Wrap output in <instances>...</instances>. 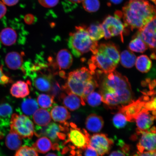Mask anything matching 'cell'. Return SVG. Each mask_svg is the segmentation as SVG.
<instances>
[{
	"label": "cell",
	"instance_id": "6da1fadb",
	"mask_svg": "<svg viewBox=\"0 0 156 156\" xmlns=\"http://www.w3.org/2000/svg\"><path fill=\"white\" fill-rule=\"evenodd\" d=\"M106 75L100 87L102 102L112 107H122L131 103L133 94L127 78L115 71Z\"/></svg>",
	"mask_w": 156,
	"mask_h": 156
},
{
	"label": "cell",
	"instance_id": "7a4b0ae2",
	"mask_svg": "<svg viewBox=\"0 0 156 156\" xmlns=\"http://www.w3.org/2000/svg\"><path fill=\"white\" fill-rule=\"evenodd\" d=\"M122 13L126 28L133 31L143 28L154 18L156 8L154 5L146 0H134L126 3Z\"/></svg>",
	"mask_w": 156,
	"mask_h": 156
},
{
	"label": "cell",
	"instance_id": "3957f363",
	"mask_svg": "<svg viewBox=\"0 0 156 156\" xmlns=\"http://www.w3.org/2000/svg\"><path fill=\"white\" fill-rule=\"evenodd\" d=\"M68 44L72 53L77 58L90 51L95 54L98 46L97 41L91 40L84 26L76 27L75 30L69 34Z\"/></svg>",
	"mask_w": 156,
	"mask_h": 156
},
{
	"label": "cell",
	"instance_id": "277c9868",
	"mask_svg": "<svg viewBox=\"0 0 156 156\" xmlns=\"http://www.w3.org/2000/svg\"><path fill=\"white\" fill-rule=\"evenodd\" d=\"M93 73L85 67H82L68 74L67 82L62 88L67 94L73 93L81 98L85 102L84 93L90 83L94 79Z\"/></svg>",
	"mask_w": 156,
	"mask_h": 156
},
{
	"label": "cell",
	"instance_id": "5b68a950",
	"mask_svg": "<svg viewBox=\"0 0 156 156\" xmlns=\"http://www.w3.org/2000/svg\"><path fill=\"white\" fill-rule=\"evenodd\" d=\"M122 12L117 11L114 16L108 15L101 24L104 32V37L106 40L112 37L120 36L123 41V35L126 32V28L121 20Z\"/></svg>",
	"mask_w": 156,
	"mask_h": 156
},
{
	"label": "cell",
	"instance_id": "8992f818",
	"mask_svg": "<svg viewBox=\"0 0 156 156\" xmlns=\"http://www.w3.org/2000/svg\"><path fill=\"white\" fill-rule=\"evenodd\" d=\"M11 131L18 134L21 138H31L34 135V123L25 115L13 114L10 120Z\"/></svg>",
	"mask_w": 156,
	"mask_h": 156
},
{
	"label": "cell",
	"instance_id": "52a82bcc",
	"mask_svg": "<svg viewBox=\"0 0 156 156\" xmlns=\"http://www.w3.org/2000/svg\"><path fill=\"white\" fill-rule=\"evenodd\" d=\"M88 63L90 71L93 74L97 68L100 69L101 73H110L115 71L117 66L108 56L98 51L89 60Z\"/></svg>",
	"mask_w": 156,
	"mask_h": 156
},
{
	"label": "cell",
	"instance_id": "ba28073f",
	"mask_svg": "<svg viewBox=\"0 0 156 156\" xmlns=\"http://www.w3.org/2000/svg\"><path fill=\"white\" fill-rule=\"evenodd\" d=\"M44 69L30 71L27 73L26 75L31 78L37 89L43 92H49L53 81L52 76L50 73L47 74L41 71Z\"/></svg>",
	"mask_w": 156,
	"mask_h": 156
},
{
	"label": "cell",
	"instance_id": "9c48e42d",
	"mask_svg": "<svg viewBox=\"0 0 156 156\" xmlns=\"http://www.w3.org/2000/svg\"><path fill=\"white\" fill-rule=\"evenodd\" d=\"M68 134L67 142L71 143L74 147L82 150H85L89 145L90 136L85 129L77 128L73 123Z\"/></svg>",
	"mask_w": 156,
	"mask_h": 156
},
{
	"label": "cell",
	"instance_id": "30bf717a",
	"mask_svg": "<svg viewBox=\"0 0 156 156\" xmlns=\"http://www.w3.org/2000/svg\"><path fill=\"white\" fill-rule=\"evenodd\" d=\"M149 98L148 95H144L138 100L133 101L129 104L120 107V112L124 114L128 121L134 122L136 117L140 112L147 110L146 103Z\"/></svg>",
	"mask_w": 156,
	"mask_h": 156
},
{
	"label": "cell",
	"instance_id": "8fae6325",
	"mask_svg": "<svg viewBox=\"0 0 156 156\" xmlns=\"http://www.w3.org/2000/svg\"><path fill=\"white\" fill-rule=\"evenodd\" d=\"M137 133L141 137L137 145L139 153L145 151H156V129L155 126L147 131L137 130Z\"/></svg>",
	"mask_w": 156,
	"mask_h": 156
},
{
	"label": "cell",
	"instance_id": "7c38bea8",
	"mask_svg": "<svg viewBox=\"0 0 156 156\" xmlns=\"http://www.w3.org/2000/svg\"><path fill=\"white\" fill-rule=\"evenodd\" d=\"M113 144L112 140L104 134H95L89 138V145L101 156L108 153Z\"/></svg>",
	"mask_w": 156,
	"mask_h": 156
},
{
	"label": "cell",
	"instance_id": "4fadbf2b",
	"mask_svg": "<svg viewBox=\"0 0 156 156\" xmlns=\"http://www.w3.org/2000/svg\"><path fill=\"white\" fill-rule=\"evenodd\" d=\"M148 47L153 50L156 47V17L136 32Z\"/></svg>",
	"mask_w": 156,
	"mask_h": 156
},
{
	"label": "cell",
	"instance_id": "5bb4252c",
	"mask_svg": "<svg viewBox=\"0 0 156 156\" xmlns=\"http://www.w3.org/2000/svg\"><path fill=\"white\" fill-rule=\"evenodd\" d=\"M155 116L156 111H142L136 116L134 121L136 122L137 130L142 131L149 130L153 124Z\"/></svg>",
	"mask_w": 156,
	"mask_h": 156
},
{
	"label": "cell",
	"instance_id": "9a60e30c",
	"mask_svg": "<svg viewBox=\"0 0 156 156\" xmlns=\"http://www.w3.org/2000/svg\"><path fill=\"white\" fill-rule=\"evenodd\" d=\"M66 127L55 123H51L43 129L41 134L46 136V137L53 141H55L58 139H64L66 137L65 134L61 132L66 130Z\"/></svg>",
	"mask_w": 156,
	"mask_h": 156
},
{
	"label": "cell",
	"instance_id": "2e32d148",
	"mask_svg": "<svg viewBox=\"0 0 156 156\" xmlns=\"http://www.w3.org/2000/svg\"><path fill=\"white\" fill-rule=\"evenodd\" d=\"M66 94L62 93L59 99L63 100V103L66 108L72 111H75L79 108L81 105H85L84 102L80 97L73 93Z\"/></svg>",
	"mask_w": 156,
	"mask_h": 156
},
{
	"label": "cell",
	"instance_id": "e0dca14e",
	"mask_svg": "<svg viewBox=\"0 0 156 156\" xmlns=\"http://www.w3.org/2000/svg\"><path fill=\"white\" fill-rule=\"evenodd\" d=\"M97 51L102 52L110 58L114 63L118 65L120 59V55L116 46L112 43L101 44L98 45Z\"/></svg>",
	"mask_w": 156,
	"mask_h": 156
},
{
	"label": "cell",
	"instance_id": "ac0fdd59",
	"mask_svg": "<svg viewBox=\"0 0 156 156\" xmlns=\"http://www.w3.org/2000/svg\"><path fill=\"white\" fill-rule=\"evenodd\" d=\"M73 56L69 50L66 49L60 50L56 55L55 68L58 67L60 70L69 69L73 64Z\"/></svg>",
	"mask_w": 156,
	"mask_h": 156
},
{
	"label": "cell",
	"instance_id": "d6986e66",
	"mask_svg": "<svg viewBox=\"0 0 156 156\" xmlns=\"http://www.w3.org/2000/svg\"><path fill=\"white\" fill-rule=\"evenodd\" d=\"M5 62L10 69H21L23 64V55L16 52H9L6 55Z\"/></svg>",
	"mask_w": 156,
	"mask_h": 156
},
{
	"label": "cell",
	"instance_id": "ffe728a7",
	"mask_svg": "<svg viewBox=\"0 0 156 156\" xmlns=\"http://www.w3.org/2000/svg\"><path fill=\"white\" fill-rule=\"evenodd\" d=\"M28 83L22 81L16 82L12 85L10 92L12 96L16 98H24L30 94Z\"/></svg>",
	"mask_w": 156,
	"mask_h": 156
},
{
	"label": "cell",
	"instance_id": "44dd1931",
	"mask_svg": "<svg viewBox=\"0 0 156 156\" xmlns=\"http://www.w3.org/2000/svg\"><path fill=\"white\" fill-rule=\"evenodd\" d=\"M85 126L89 131L97 133L103 128L104 121L101 116L95 114H91L87 117L86 120Z\"/></svg>",
	"mask_w": 156,
	"mask_h": 156
},
{
	"label": "cell",
	"instance_id": "7402d4cb",
	"mask_svg": "<svg viewBox=\"0 0 156 156\" xmlns=\"http://www.w3.org/2000/svg\"><path fill=\"white\" fill-rule=\"evenodd\" d=\"M50 115L54 121L60 123H66L71 117L67 109L65 107L60 106H54L52 109Z\"/></svg>",
	"mask_w": 156,
	"mask_h": 156
},
{
	"label": "cell",
	"instance_id": "603a6c76",
	"mask_svg": "<svg viewBox=\"0 0 156 156\" xmlns=\"http://www.w3.org/2000/svg\"><path fill=\"white\" fill-rule=\"evenodd\" d=\"M33 118L37 125L44 127L49 124L51 120L50 113L44 108L38 109L33 114Z\"/></svg>",
	"mask_w": 156,
	"mask_h": 156
},
{
	"label": "cell",
	"instance_id": "cb8c5ba5",
	"mask_svg": "<svg viewBox=\"0 0 156 156\" xmlns=\"http://www.w3.org/2000/svg\"><path fill=\"white\" fill-rule=\"evenodd\" d=\"M17 35L14 29L10 28H5L0 33V41L5 46L12 45L16 42Z\"/></svg>",
	"mask_w": 156,
	"mask_h": 156
},
{
	"label": "cell",
	"instance_id": "d4e9b609",
	"mask_svg": "<svg viewBox=\"0 0 156 156\" xmlns=\"http://www.w3.org/2000/svg\"><path fill=\"white\" fill-rule=\"evenodd\" d=\"M5 142L6 146L12 151H17L22 144V138L18 134L11 130L6 137Z\"/></svg>",
	"mask_w": 156,
	"mask_h": 156
},
{
	"label": "cell",
	"instance_id": "484cf974",
	"mask_svg": "<svg viewBox=\"0 0 156 156\" xmlns=\"http://www.w3.org/2000/svg\"><path fill=\"white\" fill-rule=\"evenodd\" d=\"M21 109L25 115L30 116L38 110V105L35 99L28 98L23 100L21 103Z\"/></svg>",
	"mask_w": 156,
	"mask_h": 156
},
{
	"label": "cell",
	"instance_id": "4316f807",
	"mask_svg": "<svg viewBox=\"0 0 156 156\" xmlns=\"http://www.w3.org/2000/svg\"><path fill=\"white\" fill-rule=\"evenodd\" d=\"M33 146V148L38 153L45 154L52 149V144L48 138L42 136L37 140Z\"/></svg>",
	"mask_w": 156,
	"mask_h": 156
},
{
	"label": "cell",
	"instance_id": "83f0119b",
	"mask_svg": "<svg viewBox=\"0 0 156 156\" xmlns=\"http://www.w3.org/2000/svg\"><path fill=\"white\" fill-rule=\"evenodd\" d=\"M129 48L133 52L143 53L148 48V47L140 37L136 34L129 44Z\"/></svg>",
	"mask_w": 156,
	"mask_h": 156
},
{
	"label": "cell",
	"instance_id": "f1b7e54d",
	"mask_svg": "<svg viewBox=\"0 0 156 156\" xmlns=\"http://www.w3.org/2000/svg\"><path fill=\"white\" fill-rule=\"evenodd\" d=\"M87 29L91 40L95 41L101 40L105 36L104 32L102 26L99 23L91 24Z\"/></svg>",
	"mask_w": 156,
	"mask_h": 156
},
{
	"label": "cell",
	"instance_id": "f546056e",
	"mask_svg": "<svg viewBox=\"0 0 156 156\" xmlns=\"http://www.w3.org/2000/svg\"><path fill=\"white\" fill-rule=\"evenodd\" d=\"M121 63L124 67L131 68L135 65L136 60L135 55L129 50H124L120 55Z\"/></svg>",
	"mask_w": 156,
	"mask_h": 156
},
{
	"label": "cell",
	"instance_id": "4dcf8cb0",
	"mask_svg": "<svg viewBox=\"0 0 156 156\" xmlns=\"http://www.w3.org/2000/svg\"><path fill=\"white\" fill-rule=\"evenodd\" d=\"M136 67L138 71L142 73H147L152 67V62L149 58L145 55H142L136 58Z\"/></svg>",
	"mask_w": 156,
	"mask_h": 156
},
{
	"label": "cell",
	"instance_id": "1f68e13d",
	"mask_svg": "<svg viewBox=\"0 0 156 156\" xmlns=\"http://www.w3.org/2000/svg\"><path fill=\"white\" fill-rule=\"evenodd\" d=\"M54 99L50 95L41 94L37 97L38 104L42 108H50L55 103Z\"/></svg>",
	"mask_w": 156,
	"mask_h": 156
},
{
	"label": "cell",
	"instance_id": "d6a6232c",
	"mask_svg": "<svg viewBox=\"0 0 156 156\" xmlns=\"http://www.w3.org/2000/svg\"><path fill=\"white\" fill-rule=\"evenodd\" d=\"M82 2L83 9L89 12H96L100 7L99 0H83Z\"/></svg>",
	"mask_w": 156,
	"mask_h": 156
},
{
	"label": "cell",
	"instance_id": "836d02e7",
	"mask_svg": "<svg viewBox=\"0 0 156 156\" xmlns=\"http://www.w3.org/2000/svg\"><path fill=\"white\" fill-rule=\"evenodd\" d=\"M86 101L91 107H97L102 102V97L100 94L93 91L87 95Z\"/></svg>",
	"mask_w": 156,
	"mask_h": 156
},
{
	"label": "cell",
	"instance_id": "e575fe53",
	"mask_svg": "<svg viewBox=\"0 0 156 156\" xmlns=\"http://www.w3.org/2000/svg\"><path fill=\"white\" fill-rule=\"evenodd\" d=\"M12 107L8 103L0 104V121L9 119L12 115Z\"/></svg>",
	"mask_w": 156,
	"mask_h": 156
},
{
	"label": "cell",
	"instance_id": "d590c367",
	"mask_svg": "<svg viewBox=\"0 0 156 156\" xmlns=\"http://www.w3.org/2000/svg\"><path fill=\"white\" fill-rule=\"evenodd\" d=\"M15 156H38V155L34 148L24 146L17 150Z\"/></svg>",
	"mask_w": 156,
	"mask_h": 156
},
{
	"label": "cell",
	"instance_id": "8d00e7d4",
	"mask_svg": "<svg viewBox=\"0 0 156 156\" xmlns=\"http://www.w3.org/2000/svg\"><path fill=\"white\" fill-rule=\"evenodd\" d=\"M127 121V120L125 116L120 112L117 113L113 117V123L117 128L124 127L126 124Z\"/></svg>",
	"mask_w": 156,
	"mask_h": 156
},
{
	"label": "cell",
	"instance_id": "74e56055",
	"mask_svg": "<svg viewBox=\"0 0 156 156\" xmlns=\"http://www.w3.org/2000/svg\"><path fill=\"white\" fill-rule=\"evenodd\" d=\"M61 87L60 86L59 84L56 81L55 82H53L52 83L51 89L49 91L50 95L54 98L55 97H58L59 99V97L61 93Z\"/></svg>",
	"mask_w": 156,
	"mask_h": 156
},
{
	"label": "cell",
	"instance_id": "f35d334b",
	"mask_svg": "<svg viewBox=\"0 0 156 156\" xmlns=\"http://www.w3.org/2000/svg\"><path fill=\"white\" fill-rule=\"evenodd\" d=\"M12 82L11 78L4 73L3 66H0V85H5Z\"/></svg>",
	"mask_w": 156,
	"mask_h": 156
},
{
	"label": "cell",
	"instance_id": "ab89813d",
	"mask_svg": "<svg viewBox=\"0 0 156 156\" xmlns=\"http://www.w3.org/2000/svg\"><path fill=\"white\" fill-rule=\"evenodd\" d=\"M59 0H38L40 4L44 7H53L57 5Z\"/></svg>",
	"mask_w": 156,
	"mask_h": 156
},
{
	"label": "cell",
	"instance_id": "60d3db41",
	"mask_svg": "<svg viewBox=\"0 0 156 156\" xmlns=\"http://www.w3.org/2000/svg\"><path fill=\"white\" fill-rule=\"evenodd\" d=\"M85 150V156H99L96 151L89 145Z\"/></svg>",
	"mask_w": 156,
	"mask_h": 156
},
{
	"label": "cell",
	"instance_id": "b9f144b4",
	"mask_svg": "<svg viewBox=\"0 0 156 156\" xmlns=\"http://www.w3.org/2000/svg\"><path fill=\"white\" fill-rule=\"evenodd\" d=\"M7 12V8L1 1H0V19L5 16Z\"/></svg>",
	"mask_w": 156,
	"mask_h": 156
},
{
	"label": "cell",
	"instance_id": "7bdbcfd3",
	"mask_svg": "<svg viewBox=\"0 0 156 156\" xmlns=\"http://www.w3.org/2000/svg\"><path fill=\"white\" fill-rule=\"evenodd\" d=\"M19 0H2V2L5 5L12 6L16 5Z\"/></svg>",
	"mask_w": 156,
	"mask_h": 156
},
{
	"label": "cell",
	"instance_id": "ee69618b",
	"mask_svg": "<svg viewBox=\"0 0 156 156\" xmlns=\"http://www.w3.org/2000/svg\"><path fill=\"white\" fill-rule=\"evenodd\" d=\"M134 156H156V151H145L137 153Z\"/></svg>",
	"mask_w": 156,
	"mask_h": 156
},
{
	"label": "cell",
	"instance_id": "f6af8a7d",
	"mask_svg": "<svg viewBox=\"0 0 156 156\" xmlns=\"http://www.w3.org/2000/svg\"><path fill=\"white\" fill-rule=\"evenodd\" d=\"M25 21L27 24H30L34 22V17L32 15H27L25 17Z\"/></svg>",
	"mask_w": 156,
	"mask_h": 156
},
{
	"label": "cell",
	"instance_id": "bcb514c9",
	"mask_svg": "<svg viewBox=\"0 0 156 156\" xmlns=\"http://www.w3.org/2000/svg\"><path fill=\"white\" fill-rule=\"evenodd\" d=\"M109 156H126V155L121 151H117L112 152Z\"/></svg>",
	"mask_w": 156,
	"mask_h": 156
},
{
	"label": "cell",
	"instance_id": "7dc6e473",
	"mask_svg": "<svg viewBox=\"0 0 156 156\" xmlns=\"http://www.w3.org/2000/svg\"><path fill=\"white\" fill-rule=\"evenodd\" d=\"M110 1L111 2L114 4L118 5L121 3L123 0H110Z\"/></svg>",
	"mask_w": 156,
	"mask_h": 156
},
{
	"label": "cell",
	"instance_id": "c3c4849f",
	"mask_svg": "<svg viewBox=\"0 0 156 156\" xmlns=\"http://www.w3.org/2000/svg\"><path fill=\"white\" fill-rule=\"evenodd\" d=\"M68 1L72 3L76 4L82 2L83 0H68Z\"/></svg>",
	"mask_w": 156,
	"mask_h": 156
},
{
	"label": "cell",
	"instance_id": "681fc988",
	"mask_svg": "<svg viewBox=\"0 0 156 156\" xmlns=\"http://www.w3.org/2000/svg\"><path fill=\"white\" fill-rule=\"evenodd\" d=\"M45 156H58L56 154L53 153H50L47 154Z\"/></svg>",
	"mask_w": 156,
	"mask_h": 156
},
{
	"label": "cell",
	"instance_id": "f907efd6",
	"mask_svg": "<svg viewBox=\"0 0 156 156\" xmlns=\"http://www.w3.org/2000/svg\"><path fill=\"white\" fill-rule=\"evenodd\" d=\"M130 1H134V0H129Z\"/></svg>",
	"mask_w": 156,
	"mask_h": 156
}]
</instances>
